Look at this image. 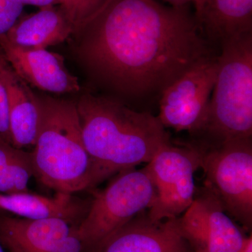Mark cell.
Segmentation results:
<instances>
[{"mask_svg": "<svg viewBox=\"0 0 252 252\" xmlns=\"http://www.w3.org/2000/svg\"><path fill=\"white\" fill-rule=\"evenodd\" d=\"M177 218L154 220L142 212L86 252H192Z\"/></svg>", "mask_w": 252, "mask_h": 252, "instance_id": "cell-11", "label": "cell"}, {"mask_svg": "<svg viewBox=\"0 0 252 252\" xmlns=\"http://www.w3.org/2000/svg\"><path fill=\"white\" fill-rule=\"evenodd\" d=\"M0 74L7 91L11 144L21 149L34 147L39 118L38 97L13 70L1 51Z\"/></svg>", "mask_w": 252, "mask_h": 252, "instance_id": "cell-13", "label": "cell"}, {"mask_svg": "<svg viewBox=\"0 0 252 252\" xmlns=\"http://www.w3.org/2000/svg\"><path fill=\"white\" fill-rule=\"evenodd\" d=\"M0 252H5L4 247L3 246L1 242H0Z\"/></svg>", "mask_w": 252, "mask_h": 252, "instance_id": "cell-25", "label": "cell"}, {"mask_svg": "<svg viewBox=\"0 0 252 252\" xmlns=\"http://www.w3.org/2000/svg\"><path fill=\"white\" fill-rule=\"evenodd\" d=\"M240 252H252V237H247L245 243L243 244V248L240 250Z\"/></svg>", "mask_w": 252, "mask_h": 252, "instance_id": "cell-24", "label": "cell"}, {"mask_svg": "<svg viewBox=\"0 0 252 252\" xmlns=\"http://www.w3.org/2000/svg\"><path fill=\"white\" fill-rule=\"evenodd\" d=\"M112 0H65L61 5L72 24L74 33H77L97 15L100 14Z\"/></svg>", "mask_w": 252, "mask_h": 252, "instance_id": "cell-18", "label": "cell"}, {"mask_svg": "<svg viewBox=\"0 0 252 252\" xmlns=\"http://www.w3.org/2000/svg\"><path fill=\"white\" fill-rule=\"evenodd\" d=\"M74 33L71 23L61 6L40 8L22 16L6 33L11 44L23 49H46L65 40Z\"/></svg>", "mask_w": 252, "mask_h": 252, "instance_id": "cell-14", "label": "cell"}, {"mask_svg": "<svg viewBox=\"0 0 252 252\" xmlns=\"http://www.w3.org/2000/svg\"><path fill=\"white\" fill-rule=\"evenodd\" d=\"M177 224L192 252H240L247 238L206 187L196 190Z\"/></svg>", "mask_w": 252, "mask_h": 252, "instance_id": "cell-9", "label": "cell"}, {"mask_svg": "<svg viewBox=\"0 0 252 252\" xmlns=\"http://www.w3.org/2000/svg\"><path fill=\"white\" fill-rule=\"evenodd\" d=\"M79 223L63 218H0V242L9 252H86Z\"/></svg>", "mask_w": 252, "mask_h": 252, "instance_id": "cell-10", "label": "cell"}, {"mask_svg": "<svg viewBox=\"0 0 252 252\" xmlns=\"http://www.w3.org/2000/svg\"><path fill=\"white\" fill-rule=\"evenodd\" d=\"M200 152L205 186L216 195L225 212L245 229L252 225V138L228 141L216 147H202Z\"/></svg>", "mask_w": 252, "mask_h": 252, "instance_id": "cell-6", "label": "cell"}, {"mask_svg": "<svg viewBox=\"0 0 252 252\" xmlns=\"http://www.w3.org/2000/svg\"><path fill=\"white\" fill-rule=\"evenodd\" d=\"M0 51L18 76L39 90L63 94L80 91L78 78L69 72L61 55L46 49H23L0 36Z\"/></svg>", "mask_w": 252, "mask_h": 252, "instance_id": "cell-12", "label": "cell"}, {"mask_svg": "<svg viewBox=\"0 0 252 252\" xmlns=\"http://www.w3.org/2000/svg\"><path fill=\"white\" fill-rule=\"evenodd\" d=\"M39 118L34 151V175L57 193L71 194L102 182L86 150L77 104L38 97Z\"/></svg>", "mask_w": 252, "mask_h": 252, "instance_id": "cell-3", "label": "cell"}, {"mask_svg": "<svg viewBox=\"0 0 252 252\" xmlns=\"http://www.w3.org/2000/svg\"><path fill=\"white\" fill-rule=\"evenodd\" d=\"M205 0H195L194 1V6H195V16L197 21H198L200 15L203 11L204 4H205Z\"/></svg>", "mask_w": 252, "mask_h": 252, "instance_id": "cell-23", "label": "cell"}, {"mask_svg": "<svg viewBox=\"0 0 252 252\" xmlns=\"http://www.w3.org/2000/svg\"><path fill=\"white\" fill-rule=\"evenodd\" d=\"M198 26L210 40H225L252 33V0H205Z\"/></svg>", "mask_w": 252, "mask_h": 252, "instance_id": "cell-15", "label": "cell"}, {"mask_svg": "<svg viewBox=\"0 0 252 252\" xmlns=\"http://www.w3.org/2000/svg\"><path fill=\"white\" fill-rule=\"evenodd\" d=\"M157 195L147 215L154 220L177 218L193 203L196 193L194 175L200 167V154L191 144L162 147L146 165Z\"/></svg>", "mask_w": 252, "mask_h": 252, "instance_id": "cell-7", "label": "cell"}, {"mask_svg": "<svg viewBox=\"0 0 252 252\" xmlns=\"http://www.w3.org/2000/svg\"><path fill=\"white\" fill-rule=\"evenodd\" d=\"M0 138L11 144L7 91L0 74ZM12 145V144H11Z\"/></svg>", "mask_w": 252, "mask_h": 252, "instance_id": "cell-20", "label": "cell"}, {"mask_svg": "<svg viewBox=\"0 0 252 252\" xmlns=\"http://www.w3.org/2000/svg\"><path fill=\"white\" fill-rule=\"evenodd\" d=\"M33 175L31 153L0 138V193H27Z\"/></svg>", "mask_w": 252, "mask_h": 252, "instance_id": "cell-17", "label": "cell"}, {"mask_svg": "<svg viewBox=\"0 0 252 252\" xmlns=\"http://www.w3.org/2000/svg\"><path fill=\"white\" fill-rule=\"evenodd\" d=\"M0 209L30 220L63 218L79 223V217L85 216L82 205L74 201L71 194L63 193H57L54 198L29 192L0 193Z\"/></svg>", "mask_w": 252, "mask_h": 252, "instance_id": "cell-16", "label": "cell"}, {"mask_svg": "<svg viewBox=\"0 0 252 252\" xmlns=\"http://www.w3.org/2000/svg\"><path fill=\"white\" fill-rule=\"evenodd\" d=\"M23 4L32 5V6H38L39 8L47 7V6H54L56 5H62L64 4L65 0H20Z\"/></svg>", "mask_w": 252, "mask_h": 252, "instance_id": "cell-21", "label": "cell"}, {"mask_svg": "<svg viewBox=\"0 0 252 252\" xmlns=\"http://www.w3.org/2000/svg\"><path fill=\"white\" fill-rule=\"evenodd\" d=\"M75 35L91 72L135 98L162 94L190 68L215 56L189 5L112 0Z\"/></svg>", "mask_w": 252, "mask_h": 252, "instance_id": "cell-1", "label": "cell"}, {"mask_svg": "<svg viewBox=\"0 0 252 252\" xmlns=\"http://www.w3.org/2000/svg\"><path fill=\"white\" fill-rule=\"evenodd\" d=\"M163 1L171 4V6L174 7H181V6H187L190 3H194L195 0H163Z\"/></svg>", "mask_w": 252, "mask_h": 252, "instance_id": "cell-22", "label": "cell"}, {"mask_svg": "<svg viewBox=\"0 0 252 252\" xmlns=\"http://www.w3.org/2000/svg\"><path fill=\"white\" fill-rule=\"evenodd\" d=\"M156 195L155 186L146 166L119 172L105 189L94 194L78 225V234L86 249L150 208Z\"/></svg>", "mask_w": 252, "mask_h": 252, "instance_id": "cell-5", "label": "cell"}, {"mask_svg": "<svg viewBox=\"0 0 252 252\" xmlns=\"http://www.w3.org/2000/svg\"><path fill=\"white\" fill-rule=\"evenodd\" d=\"M24 6L20 0H0V36L6 35L17 22Z\"/></svg>", "mask_w": 252, "mask_h": 252, "instance_id": "cell-19", "label": "cell"}, {"mask_svg": "<svg viewBox=\"0 0 252 252\" xmlns=\"http://www.w3.org/2000/svg\"><path fill=\"white\" fill-rule=\"evenodd\" d=\"M220 45L206 123L193 140L203 147L252 136V33Z\"/></svg>", "mask_w": 252, "mask_h": 252, "instance_id": "cell-4", "label": "cell"}, {"mask_svg": "<svg viewBox=\"0 0 252 252\" xmlns=\"http://www.w3.org/2000/svg\"><path fill=\"white\" fill-rule=\"evenodd\" d=\"M217 56L204 60L182 74L160 94L158 116L162 126L187 131L196 138L206 123L215 81Z\"/></svg>", "mask_w": 252, "mask_h": 252, "instance_id": "cell-8", "label": "cell"}, {"mask_svg": "<svg viewBox=\"0 0 252 252\" xmlns=\"http://www.w3.org/2000/svg\"><path fill=\"white\" fill-rule=\"evenodd\" d=\"M77 107L83 140L102 181L149 163L171 142L165 127L151 113L92 94L81 96Z\"/></svg>", "mask_w": 252, "mask_h": 252, "instance_id": "cell-2", "label": "cell"}]
</instances>
